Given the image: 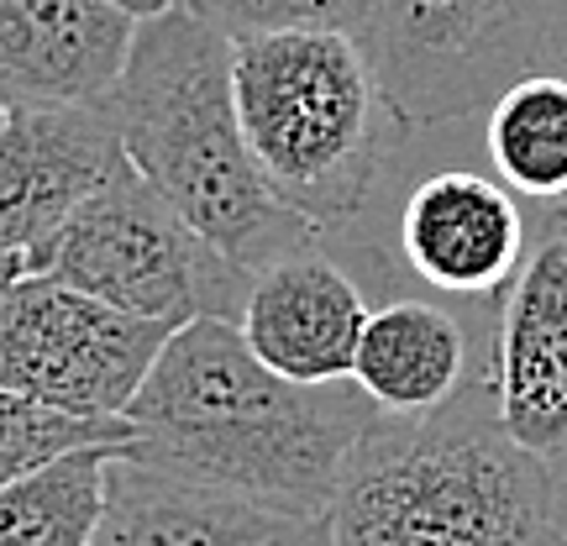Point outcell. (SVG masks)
Segmentation results:
<instances>
[{"label":"cell","mask_w":567,"mask_h":546,"mask_svg":"<svg viewBox=\"0 0 567 546\" xmlns=\"http://www.w3.org/2000/svg\"><path fill=\"white\" fill-rule=\"evenodd\" d=\"M126 415L137 421L126 452L142 463L326 515L379 405L352 379L300 384L268 368L237 321L195 316L168 331Z\"/></svg>","instance_id":"obj_1"},{"label":"cell","mask_w":567,"mask_h":546,"mask_svg":"<svg viewBox=\"0 0 567 546\" xmlns=\"http://www.w3.org/2000/svg\"><path fill=\"white\" fill-rule=\"evenodd\" d=\"M557 463L509 436L488 373L425 415L379 410L326 505L331 546H557Z\"/></svg>","instance_id":"obj_2"},{"label":"cell","mask_w":567,"mask_h":546,"mask_svg":"<svg viewBox=\"0 0 567 546\" xmlns=\"http://www.w3.org/2000/svg\"><path fill=\"white\" fill-rule=\"evenodd\" d=\"M132 168L231 264L258 268L326 231L268 189L231 84V38L189 6L137 21L122 80L105 95Z\"/></svg>","instance_id":"obj_3"},{"label":"cell","mask_w":567,"mask_h":546,"mask_svg":"<svg viewBox=\"0 0 567 546\" xmlns=\"http://www.w3.org/2000/svg\"><path fill=\"white\" fill-rule=\"evenodd\" d=\"M247 147L268 189L316 231H347L384 179L394 105L352 32H264L231 42Z\"/></svg>","instance_id":"obj_4"},{"label":"cell","mask_w":567,"mask_h":546,"mask_svg":"<svg viewBox=\"0 0 567 546\" xmlns=\"http://www.w3.org/2000/svg\"><path fill=\"white\" fill-rule=\"evenodd\" d=\"M563 17L567 0H363L358 42L410 132L478 116L547 69Z\"/></svg>","instance_id":"obj_5"},{"label":"cell","mask_w":567,"mask_h":546,"mask_svg":"<svg viewBox=\"0 0 567 546\" xmlns=\"http://www.w3.org/2000/svg\"><path fill=\"white\" fill-rule=\"evenodd\" d=\"M32 274H59L163 326L195 316L237 321L252 284V268L231 264L210 237H200L132 163L74 210L48 264Z\"/></svg>","instance_id":"obj_6"},{"label":"cell","mask_w":567,"mask_h":546,"mask_svg":"<svg viewBox=\"0 0 567 546\" xmlns=\"http://www.w3.org/2000/svg\"><path fill=\"white\" fill-rule=\"evenodd\" d=\"M168 331L59 274H21L0 305V384L74 415H126Z\"/></svg>","instance_id":"obj_7"},{"label":"cell","mask_w":567,"mask_h":546,"mask_svg":"<svg viewBox=\"0 0 567 546\" xmlns=\"http://www.w3.org/2000/svg\"><path fill=\"white\" fill-rule=\"evenodd\" d=\"M530 253L526 200L499 174L436 168L410 184L394 216V258L410 279L457 305L499 310Z\"/></svg>","instance_id":"obj_8"},{"label":"cell","mask_w":567,"mask_h":546,"mask_svg":"<svg viewBox=\"0 0 567 546\" xmlns=\"http://www.w3.org/2000/svg\"><path fill=\"white\" fill-rule=\"evenodd\" d=\"M105 105H17L0 122V253L27 274L48 264L59 231L95 189L126 168Z\"/></svg>","instance_id":"obj_9"},{"label":"cell","mask_w":567,"mask_h":546,"mask_svg":"<svg viewBox=\"0 0 567 546\" xmlns=\"http://www.w3.org/2000/svg\"><path fill=\"white\" fill-rule=\"evenodd\" d=\"M484 373L494 384L509 436L567 457V205H547V222L488 321Z\"/></svg>","instance_id":"obj_10"},{"label":"cell","mask_w":567,"mask_h":546,"mask_svg":"<svg viewBox=\"0 0 567 546\" xmlns=\"http://www.w3.org/2000/svg\"><path fill=\"white\" fill-rule=\"evenodd\" d=\"M90 546H331L326 515L111 452L105 515Z\"/></svg>","instance_id":"obj_11"},{"label":"cell","mask_w":567,"mask_h":546,"mask_svg":"<svg viewBox=\"0 0 567 546\" xmlns=\"http://www.w3.org/2000/svg\"><path fill=\"white\" fill-rule=\"evenodd\" d=\"M321 243L258 268L237 316L252 352L300 384L352 379V358L373 310L363 279L342 258H331Z\"/></svg>","instance_id":"obj_12"},{"label":"cell","mask_w":567,"mask_h":546,"mask_svg":"<svg viewBox=\"0 0 567 546\" xmlns=\"http://www.w3.org/2000/svg\"><path fill=\"white\" fill-rule=\"evenodd\" d=\"M132 38L116 0H0V105H101Z\"/></svg>","instance_id":"obj_13"},{"label":"cell","mask_w":567,"mask_h":546,"mask_svg":"<svg viewBox=\"0 0 567 546\" xmlns=\"http://www.w3.org/2000/svg\"><path fill=\"white\" fill-rule=\"evenodd\" d=\"M484 373L473 368V326L463 310L421 295H394L368 310L363 342L352 358V384L389 415H425Z\"/></svg>","instance_id":"obj_14"},{"label":"cell","mask_w":567,"mask_h":546,"mask_svg":"<svg viewBox=\"0 0 567 546\" xmlns=\"http://www.w3.org/2000/svg\"><path fill=\"white\" fill-rule=\"evenodd\" d=\"M494 174L530 205H567V74L530 69L484 111Z\"/></svg>","instance_id":"obj_15"},{"label":"cell","mask_w":567,"mask_h":546,"mask_svg":"<svg viewBox=\"0 0 567 546\" xmlns=\"http://www.w3.org/2000/svg\"><path fill=\"white\" fill-rule=\"evenodd\" d=\"M116 446H80L0 488V546H90Z\"/></svg>","instance_id":"obj_16"},{"label":"cell","mask_w":567,"mask_h":546,"mask_svg":"<svg viewBox=\"0 0 567 546\" xmlns=\"http://www.w3.org/2000/svg\"><path fill=\"white\" fill-rule=\"evenodd\" d=\"M132 442H137L132 415H74V410H53L0 384V488L48 467L63 452H80V446L126 452Z\"/></svg>","instance_id":"obj_17"},{"label":"cell","mask_w":567,"mask_h":546,"mask_svg":"<svg viewBox=\"0 0 567 546\" xmlns=\"http://www.w3.org/2000/svg\"><path fill=\"white\" fill-rule=\"evenodd\" d=\"M226 38H264V32H352L363 21V0H184Z\"/></svg>","instance_id":"obj_18"},{"label":"cell","mask_w":567,"mask_h":546,"mask_svg":"<svg viewBox=\"0 0 567 546\" xmlns=\"http://www.w3.org/2000/svg\"><path fill=\"white\" fill-rule=\"evenodd\" d=\"M27 274V264H21L17 253H0V305H6V295H11V284Z\"/></svg>","instance_id":"obj_19"},{"label":"cell","mask_w":567,"mask_h":546,"mask_svg":"<svg viewBox=\"0 0 567 546\" xmlns=\"http://www.w3.org/2000/svg\"><path fill=\"white\" fill-rule=\"evenodd\" d=\"M116 6H126L132 17H158V11H168V6H179V0H116Z\"/></svg>","instance_id":"obj_20"},{"label":"cell","mask_w":567,"mask_h":546,"mask_svg":"<svg viewBox=\"0 0 567 546\" xmlns=\"http://www.w3.org/2000/svg\"><path fill=\"white\" fill-rule=\"evenodd\" d=\"M547 69H563V74H567V17H563V32H557V48H551Z\"/></svg>","instance_id":"obj_21"},{"label":"cell","mask_w":567,"mask_h":546,"mask_svg":"<svg viewBox=\"0 0 567 546\" xmlns=\"http://www.w3.org/2000/svg\"><path fill=\"white\" fill-rule=\"evenodd\" d=\"M557 546H567V530H563V542H557Z\"/></svg>","instance_id":"obj_22"},{"label":"cell","mask_w":567,"mask_h":546,"mask_svg":"<svg viewBox=\"0 0 567 546\" xmlns=\"http://www.w3.org/2000/svg\"><path fill=\"white\" fill-rule=\"evenodd\" d=\"M0 122H6V105H0Z\"/></svg>","instance_id":"obj_23"}]
</instances>
